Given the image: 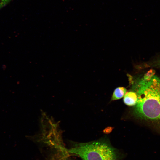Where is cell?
Instances as JSON below:
<instances>
[{
    "instance_id": "8",
    "label": "cell",
    "mask_w": 160,
    "mask_h": 160,
    "mask_svg": "<svg viewBox=\"0 0 160 160\" xmlns=\"http://www.w3.org/2000/svg\"><path fill=\"white\" fill-rule=\"evenodd\" d=\"M59 160H71L66 154H63V156Z\"/></svg>"
},
{
    "instance_id": "7",
    "label": "cell",
    "mask_w": 160,
    "mask_h": 160,
    "mask_svg": "<svg viewBox=\"0 0 160 160\" xmlns=\"http://www.w3.org/2000/svg\"><path fill=\"white\" fill-rule=\"evenodd\" d=\"M12 0H0V9L5 6Z\"/></svg>"
},
{
    "instance_id": "5",
    "label": "cell",
    "mask_w": 160,
    "mask_h": 160,
    "mask_svg": "<svg viewBox=\"0 0 160 160\" xmlns=\"http://www.w3.org/2000/svg\"><path fill=\"white\" fill-rule=\"evenodd\" d=\"M145 65V66L146 67L156 68L160 70V56L152 60Z\"/></svg>"
},
{
    "instance_id": "6",
    "label": "cell",
    "mask_w": 160,
    "mask_h": 160,
    "mask_svg": "<svg viewBox=\"0 0 160 160\" xmlns=\"http://www.w3.org/2000/svg\"><path fill=\"white\" fill-rule=\"evenodd\" d=\"M155 71L154 69H151L145 74L142 78L145 81L149 80L155 75Z\"/></svg>"
},
{
    "instance_id": "4",
    "label": "cell",
    "mask_w": 160,
    "mask_h": 160,
    "mask_svg": "<svg viewBox=\"0 0 160 160\" xmlns=\"http://www.w3.org/2000/svg\"><path fill=\"white\" fill-rule=\"evenodd\" d=\"M127 92L126 89L123 87H119L114 90L112 96V100L119 99L122 98Z\"/></svg>"
},
{
    "instance_id": "1",
    "label": "cell",
    "mask_w": 160,
    "mask_h": 160,
    "mask_svg": "<svg viewBox=\"0 0 160 160\" xmlns=\"http://www.w3.org/2000/svg\"><path fill=\"white\" fill-rule=\"evenodd\" d=\"M133 89L137 97L134 114L160 131V79L155 75L147 81L142 78L135 83Z\"/></svg>"
},
{
    "instance_id": "3",
    "label": "cell",
    "mask_w": 160,
    "mask_h": 160,
    "mask_svg": "<svg viewBox=\"0 0 160 160\" xmlns=\"http://www.w3.org/2000/svg\"><path fill=\"white\" fill-rule=\"evenodd\" d=\"M137 97L136 93L133 91L128 92L124 96L123 101L124 103L129 106H134L136 104Z\"/></svg>"
},
{
    "instance_id": "2",
    "label": "cell",
    "mask_w": 160,
    "mask_h": 160,
    "mask_svg": "<svg viewBox=\"0 0 160 160\" xmlns=\"http://www.w3.org/2000/svg\"><path fill=\"white\" fill-rule=\"evenodd\" d=\"M66 153L76 155L82 160H121V157L117 150L103 140L76 144L67 149Z\"/></svg>"
}]
</instances>
